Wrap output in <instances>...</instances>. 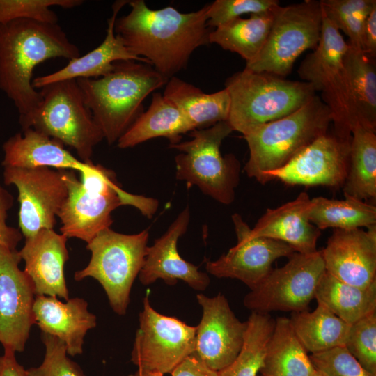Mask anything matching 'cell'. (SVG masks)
Here are the masks:
<instances>
[{"label": "cell", "mask_w": 376, "mask_h": 376, "mask_svg": "<svg viewBox=\"0 0 376 376\" xmlns=\"http://www.w3.org/2000/svg\"><path fill=\"white\" fill-rule=\"evenodd\" d=\"M203 309L196 331L193 354L210 369L219 371L237 356L244 342L247 322L240 321L222 294L208 297L196 295Z\"/></svg>", "instance_id": "obj_18"}, {"label": "cell", "mask_w": 376, "mask_h": 376, "mask_svg": "<svg viewBox=\"0 0 376 376\" xmlns=\"http://www.w3.org/2000/svg\"><path fill=\"white\" fill-rule=\"evenodd\" d=\"M128 3V14L116 19L115 34L130 52L167 79L186 67L195 49L209 43V3L191 13L173 6L152 10L143 0Z\"/></svg>", "instance_id": "obj_1"}, {"label": "cell", "mask_w": 376, "mask_h": 376, "mask_svg": "<svg viewBox=\"0 0 376 376\" xmlns=\"http://www.w3.org/2000/svg\"><path fill=\"white\" fill-rule=\"evenodd\" d=\"M232 221L236 244L217 260L206 261L205 269L214 276L240 280L253 290L269 274L276 260L288 258L295 251L283 242L253 236L239 214H233Z\"/></svg>", "instance_id": "obj_17"}, {"label": "cell", "mask_w": 376, "mask_h": 376, "mask_svg": "<svg viewBox=\"0 0 376 376\" xmlns=\"http://www.w3.org/2000/svg\"><path fill=\"white\" fill-rule=\"evenodd\" d=\"M190 219V210L187 206L173 221L166 232L147 247L139 281L148 285L158 279L173 285L180 280L196 290H205L210 283L208 274L198 270L196 266L185 259L178 253L179 238L187 231Z\"/></svg>", "instance_id": "obj_20"}, {"label": "cell", "mask_w": 376, "mask_h": 376, "mask_svg": "<svg viewBox=\"0 0 376 376\" xmlns=\"http://www.w3.org/2000/svg\"><path fill=\"white\" fill-rule=\"evenodd\" d=\"M194 129L183 113L159 93L152 94L148 109L142 112L117 141L121 149L132 148L149 139L164 137L170 144L180 142L182 135Z\"/></svg>", "instance_id": "obj_26"}, {"label": "cell", "mask_w": 376, "mask_h": 376, "mask_svg": "<svg viewBox=\"0 0 376 376\" xmlns=\"http://www.w3.org/2000/svg\"><path fill=\"white\" fill-rule=\"evenodd\" d=\"M80 56L57 24L21 19L0 24V89L13 102L22 120L41 101L32 85L35 67L52 58Z\"/></svg>", "instance_id": "obj_2"}, {"label": "cell", "mask_w": 376, "mask_h": 376, "mask_svg": "<svg viewBox=\"0 0 376 376\" xmlns=\"http://www.w3.org/2000/svg\"><path fill=\"white\" fill-rule=\"evenodd\" d=\"M17 249L0 246V343L4 351L24 350L35 324L34 285L19 265Z\"/></svg>", "instance_id": "obj_16"}, {"label": "cell", "mask_w": 376, "mask_h": 376, "mask_svg": "<svg viewBox=\"0 0 376 376\" xmlns=\"http://www.w3.org/2000/svg\"><path fill=\"white\" fill-rule=\"evenodd\" d=\"M2 148L3 167H48L79 173L91 164L76 158L61 142L32 128L10 136Z\"/></svg>", "instance_id": "obj_25"}, {"label": "cell", "mask_w": 376, "mask_h": 376, "mask_svg": "<svg viewBox=\"0 0 376 376\" xmlns=\"http://www.w3.org/2000/svg\"><path fill=\"white\" fill-rule=\"evenodd\" d=\"M279 6L276 0H216L209 3L207 24L217 28L242 15L264 13Z\"/></svg>", "instance_id": "obj_41"}, {"label": "cell", "mask_w": 376, "mask_h": 376, "mask_svg": "<svg viewBox=\"0 0 376 376\" xmlns=\"http://www.w3.org/2000/svg\"><path fill=\"white\" fill-rule=\"evenodd\" d=\"M257 376H261L260 374H258Z\"/></svg>", "instance_id": "obj_48"}, {"label": "cell", "mask_w": 376, "mask_h": 376, "mask_svg": "<svg viewBox=\"0 0 376 376\" xmlns=\"http://www.w3.org/2000/svg\"><path fill=\"white\" fill-rule=\"evenodd\" d=\"M324 15L348 37L347 44L363 52V25L375 0H321Z\"/></svg>", "instance_id": "obj_36"}, {"label": "cell", "mask_w": 376, "mask_h": 376, "mask_svg": "<svg viewBox=\"0 0 376 376\" xmlns=\"http://www.w3.org/2000/svg\"><path fill=\"white\" fill-rule=\"evenodd\" d=\"M12 194L0 184V246L16 249L23 235L19 228L7 224L8 211L13 207Z\"/></svg>", "instance_id": "obj_42"}, {"label": "cell", "mask_w": 376, "mask_h": 376, "mask_svg": "<svg viewBox=\"0 0 376 376\" xmlns=\"http://www.w3.org/2000/svg\"><path fill=\"white\" fill-rule=\"evenodd\" d=\"M322 18L320 1L305 0L279 6L263 47L245 68L254 72L285 77L291 72L295 61L303 52L317 47Z\"/></svg>", "instance_id": "obj_10"}, {"label": "cell", "mask_w": 376, "mask_h": 376, "mask_svg": "<svg viewBox=\"0 0 376 376\" xmlns=\"http://www.w3.org/2000/svg\"><path fill=\"white\" fill-rule=\"evenodd\" d=\"M129 376H164L163 374L157 372H150L138 369L134 374Z\"/></svg>", "instance_id": "obj_46"}, {"label": "cell", "mask_w": 376, "mask_h": 376, "mask_svg": "<svg viewBox=\"0 0 376 376\" xmlns=\"http://www.w3.org/2000/svg\"><path fill=\"white\" fill-rule=\"evenodd\" d=\"M131 361L138 369L162 374L171 371L194 354L196 327L162 315L150 305L146 295L139 316Z\"/></svg>", "instance_id": "obj_13"}, {"label": "cell", "mask_w": 376, "mask_h": 376, "mask_svg": "<svg viewBox=\"0 0 376 376\" xmlns=\"http://www.w3.org/2000/svg\"><path fill=\"white\" fill-rule=\"evenodd\" d=\"M343 63L356 123L376 130L375 59L348 45Z\"/></svg>", "instance_id": "obj_31"}, {"label": "cell", "mask_w": 376, "mask_h": 376, "mask_svg": "<svg viewBox=\"0 0 376 376\" xmlns=\"http://www.w3.org/2000/svg\"><path fill=\"white\" fill-rule=\"evenodd\" d=\"M163 95L183 113L194 130L207 128L228 119L230 97L225 88L207 94L174 76L168 79Z\"/></svg>", "instance_id": "obj_27"}, {"label": "cell", "mask_w": 376, "mask_h": 376, "mask_svg": "<svg viewBox=\"0 0 376 376\" xmlns=\"http://www.w3.org/2000/svg\"><path fill=\"white\" fill-rule=\"evenodd\" d=\"M225 88L230 97L228 121L243 136L292 113L315 95L307 82L246 68L228 77Z\"/></svg>", "instance_id": "obj_5"}, {"label": "cell", "mask_w": 376, "mask_h": 376, "mask_svg": "<svg viewBox=\"0 0 376 376\" xmlns=\"http://www.w3.org/2000/svg\"><path fill=\"white\" fill-rule=\"evenodd\" d=\"M322 376H375L367 371L345 346L309 355Z\"/></svg>", "instance_id": "obj_40"}, {"label": "cell", "mask_w": 376, "mask_h": 376, "mask_svg": "<svg viewBox=\"0 0 376 376\" xmlns=\"http://www.w3.org/2000/svg\"><path fill=\"white\" fill-rule=\"evenodd\" d=\"M289 319L299 340L311 354L345 346L351 325L320 304L313 311L293 312Z\"/></svg>", "instance_id": "obj_33"}, {"label": "cell", "mask_w": 376, "mask_h": 376, "mask_svg": "<svg viewBox=\"0 0 376 376\" xmlns=\"http://www.w3.org/2000/svg\"><path fill=\"white\" fill-rule=\"evenodd\" d=\"M63 170L48 167H3V181L18 191L19 229L27 238L41 230L54 229L68 190Z\"/></svg>", "instance_id": "obj_14"}, {"label": "cell", "mask_w": 376, "mask_h": 376, "mask_svg": "<svg viewBox=\"0 0 376 376\" xmlns=\"http://www.w3.org/2000/svg\"><path fill=\"white\" fill-rule=\"evenodd\" d=\"M321 253L325 271L337 279L361 288L376 282V225L334 229Z\"/></svg>", "instance_id": "obj_19"}, {"label": "cell", "mask_w": 376, "mask_h": 376, "mask_svg": "<svg viewBox=\"0 0 376 376\" xmlns=\"http://www.w3.org/2000/svg\"><path fill=\"white\" fill-rule=\"evenodd\" d=\"M63 176L68 194L58 217L61 233L68 238L90 242L101 230L110 228L112 212L122 205L133 206L148 218L158 208L157 200L125 191L113 171L97 172L81 182L72 170H63Z\"/></svg>", "instance_id": "obj_4"}, {"label": "cell", "mask_w": 376, "mask_h": 376, "mask_svg": "<svg viewBox=\"0 0 376 376\" xmlns=\"http://www.w3.org/2000/svg\"><path fill=\"white\" fill-rule=\"evenodd\" d=\"M310 203L308 194L301 192L291 201L276 208L267 209L251 228V235L283 242L299 253L317 251V242L321 232L309 221Z\"/></svg>", "instance_id": "obj_23"}, {"label": "cell", "mask_w": 376, "mask_h": 376, "mask_svg": "<svg viewBox=\"0 0 376 376\" xmlns=\"http://www.w3.org/2000/svg\"><path fill=\"white\" fill-rule=\"evenodd\" d=\"M363 52L369 57L376 58V6L366 19L362 33Z\"/></svg>", "instance_id": "obj_44"}, {"label": "cell", "mask_w": 376, "mask_h": 376, "mask_svg": "<svg viewBox=\"0 0 376 376\" xmlns=\"http://www.w3.org/2000/svg\"><path fill=\"white\" fill-rule=\"evenodd\" d=\"M233 131L228 120L210 127L191 131V140L170 144L179 150L175 156L176 178L187 186L196 185L224 205L232 203L240 182V163L233 154L223 156L220 146Z\"/></svg>", "instance_id": "obj_8"}, {"label": "cell", "mask_w": 376, "mask_h": 376, "mask_svg": "<svg viewBox=\"0 0 376 376\" xmlns=\"http://www.w3.org/2000/svg\"><path fill=\"white\" fill-rule=\"evenodd\" d=\"M45 347L42 363L26 369L27 376H86L80 366L68 357L63 342L47 334L42 333Z\"/></svg>", "instance_id": "obj_39"}, {"label": "cell", "mask_w": 376, "mask_h": 376, "mask_svg": "<svg viewBox=\"0 0 376 376\" xmlns=\"http://www.w3.org/2000/svg\"><path fill=\"white\" fill-rule=\"evenodd\" d=\"M278 8L251 14L248 18L238 17L215 28L209 34V43L237 53L246 63L251 61L267 40Z\"/></svg>", "instance_id": "obj_29"}, {"label": "cell", "mask_w": 376, "mask_h": 376, "mask_svg": "<svg viewBox=\"0 0 376 376\" xmlns=\"http://www.w3.org/2000/svg\"><path fill=\"white\" fill-rule=\"evenodd\" d=\"M322 15L319 42L302 61L298 74L315 91L321 92L322 100L333 115V129L338 133L350 134L357 123L343 63L348 44Z\"/></svg>", "instance_id": "obj_11"}, {"label": "cell", "mask_w": 376, "mask_h": 376, "mask_svg": "<svg viewBox=\"0 0 376 376\" xmlns=\"http://www.w3.org/2000/svg\"><path fill=\"white\" fill-rule=\"evenodd\" d=\"M33 311L35 324L42 333L63 342L68 354L72 357L82 354L84 337L97 324L96 316L80 297L63 302L56 297L36 295Z\"/></svg>", "instance_id": "obj_22"}, {"label": "cell", "mask_w": 376, "mask_h": 376, "mask_svg": "<svg viewBox=\"0 0 376 376\" xmlns=\"http://www.w3.org/2000/svg\"><path fill=\"white\" fill-rule=\"evenodd\" d=\"M315 370L289 318L278 317L270 337L261 376H311Z\"/></svg>", "instance_id": "obj_28"}, {"label": "cell", "mask_w": 376, "mask_h": 376, "mask_svg": "<svg viewBox=\"0 0 376 376\" xmlns=\"http://www.w3.org/2000/svg\"><path fill=\"white\" fill-rule=\"evenodd\" d=\"M41 101L31 115L19 120L22 130L32 128L72 148L79 159L92 163L94 148L104 139L85 103L77 79L40 88Z\"/></svg>", "instance_id": "obj_7"}, {"label": "cell", "mask_w": 376, "mask_h": 376, "mask_svg": "<svg viewBox=\"0 0 376 376\" xmlns=\"http://www.w3.org/2000/svg\"><path fill=\"white\" fill-rule=\"evenodd\" d=\"M0 376H27L25 369L15 357V353L3 351L0 355Z\"/></svg>", "instance_id": "obj_45"}, {"label": "cell", "mask_w": 376, "mask_h": 376, "mask_svg": "<svg viewBox=\"0 0 376 376\" xmlns=\"http://www.w3.org/2000/svg\"><path fill=\"white\" fill-rule=\"evenodd\" d=\"M67 240V237L54 229L41 230L25 238L19 252L36 295L69 299L65 276V265L69 259Z\"/></svg>", "instance_id": "obj_21"}, {"label": "cell", "mask_w": 376, "mask_h": 376, "mask_svg": "<svg viewBox=\"0 0 376 376\" xmlns=\"http://www.w3.org/2000/svg\"><path fill=\"white\" fill-rule=\"evenodd\" d=\"M345 200L322 196L311 199L308 219L319 230L352 229L376 225V207L350 196Z\"/></svg>", "instance_id": "obj_34"}, {"label": "cell", "mask_w": 376, "mask_h": 376, "mask_svg": "<svg viewBox=\"0 0 376 376\" xmlns=\"http://www.w3.org/2000/svg\"><path fill=\"white\" fill-rule=\"evenodd\" d=\"M148 235V230L132 235L110 228L101 230L87 243L91 259L84 269L75 272V280L80 281L88 277L97 280L113 311L124 315L132 285L144 263Z\"/></svg>", "instance_id": "obj_9"}, {"label": "cell", "mask_w": 376, "mask_h": 376, "mask_svg": "<svg viewBox=\"0 0 376 376\" xmlns=\"http://www.w3.org/2000/svg\"><path fill=\"white\" fill-rule=\"evenodd\" d=\"M315 299L347 324L376 312V282L366 288L344 283L325 271Z\"/></svg>", "instance_id": "obj_32"}, {"label": "cell", "mask_w": 376, "mask_h": 376, "mask_svg": "<svg viewBox=\"0 0 376 376\" xmlns=\"http://www.w3.org/2000/svg\"><path fill=\"white\" fill-rule=\"evenodd\" d=\"M129 1L119 0L112 6V15L107 20V34L102 42L82 56L70 60L63 68L49 75L40 76L32 80L33 87L43 86L67 79H96L104 76L113 68V63L119 61H136L147 64L146 59L133 55L115 34L114 24L121 8Z\"/></svg>", "instance_id": "obj_24"}, {"label": "cell", "mask_w": 376, "mask_h": 376, "mask_svg": "<svg viewBox=\"0 0 376 376\" xmlns=\"http://www.w3.org/2000/svg\"><path fill=\"white\" fill-rule=\"evenodd\" d=\"M351 138L352 134L328 131L283 166L265 172L262 185L279 180L289 185L343 187L349 169Z\"/></svg>", "instance_id": "obj_15"}, {"label": "cell", "mask_w": 376, "mask_h": 376, "mask_svg": "<svg viewBox=\"0 0 376 376\" xmlns=\"http://www.w3.org/2000/svg\"><path fill=\"white\" fill-rule=\"evenodd\" d=\"M311 376H322V375L315 370V372Z\"/></svg>", "instance_id": "obj_47"}, {"label": "cell", "mask_w": 376, "mask_h": 376, "mask_svg": "<svg viewBox=\"0 0 376 376\" xmlns=\"http://www.w3.org/2000/svg\"><path fill=\"white\" fill-rule=\"evenodd\" d=\"M288 258L245 295L246 308L258 313L307 310L325 272L321 250L309 254L295 252Z\"/></svg>", "instance_id": "obj_12"}, {"label": "cell", "mask_w": 376, "mask_h": 376, "mask_svg": "<svg viewBox=\"0 0 376 376\" xmlns=\"http://www.w3.org/2000/svg\"><path fill=\"white\" fill-rule=\"evenodd\" d=\"M349 169L344 196L361 201L376 198V130L357 123L352 130Z\"/></svg>", "instance_id": "obj_30"}, {"label": "cell", "mask_w": 376, "mask_h": 376, "mask_svg": "<svg viewBox=\"0 0 376 376\" xmlns=\"http://www.w3.org/2000/svg\"><path fill=\"white\" fill-rule=\"evenodd\" d=\"M332 123L330 109L315 95L292 113L244 135L249 150L244 168L247 175L262 184L265 172L283 166L325 134Z\"/></svg>", "instance_id": "obj_6"}, {"label": "cell", "mask_w": 376, "mask_h": 376, "mask_svg": "<svg viewBox=\"0 0 376 376\" xmlns=\"http://www.w3.org/2000/svg\"><path fill=\"white\" fill-rule=\"evenodd\" d=\"M240 352L219 376H257L264 365L267 345L275 319L269 313L251 312Z\"/></svg>", "instance_id": "obj_35"}, {"label": "cell", "mask_w": 376, "mask_h": 376, "mask_svg": "<svg viewBox=\"0 0 376 376\" xmlns=\"http://www.w3.org/2000/svg\"><path fill=\"white\" fill-rule=\"evenodd\" d=\"M345 347L362 367L376 376V312L350 325Z\"/></svg>", "instance_id": "obj_38"}, {"label": "cell", "mask_w": 376, "mask_h": 376, "mask_svg": "<svg viewBox=\"0 0 376 376\" xmlns=\"http://www.w3.org/2000/svg\"><path fill=\"white\" fill-rule=\"evenodd\" d=\"M86 106L109 145L118 140L143 112L142 103L166 78L147 63L119 61L96 79H77Z\"/></svg>", "instance_id": "obj_3"}, {"label": "cell", "mask_w": 376, "mask_h": 376, "mask_svg": "<svg viewBox=\"0 0 376 376\" xmlns=\"http://www.w3.org/2000/svg\"><path fill=\"white\" fill-rule=\"evenodd\" d=\"M171 376H219L218 371L210 369L193 354L178 365L171 371Z\"/></svg>", "instance_id": "obj_43"}, {"label": "cell", "mask_w": 376, "mask_h": 376, "mask_svg": "<svg viewBox=\"0 0 376 376\" xmlns=\"http://www.w3.org/2000/svg\"><path fill=\"white\" fill-rule=\"evenodd\" d=\"M83 2L82 0H0V24L21 19L57 24L58 17L52 7L71 9Z\"/></svg>", "instance_id": "obj_37"}]
</instances>
